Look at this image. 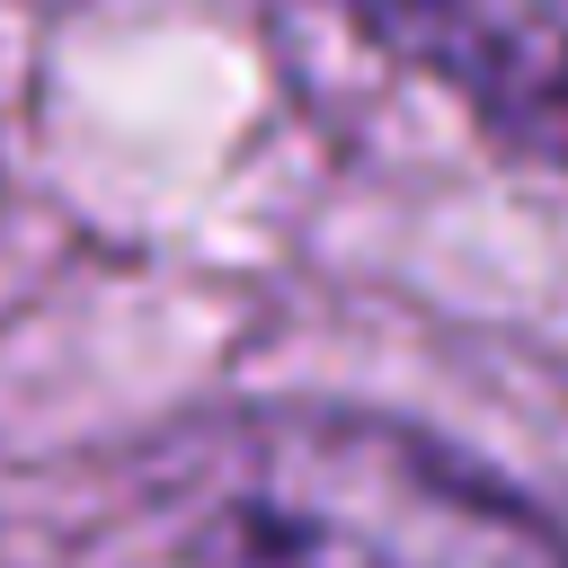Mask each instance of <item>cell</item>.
I'll return each instance as SVG.
<instances>
[{"label":"cell","instance_id":"6da1fadb","mask_svg":"<svg viewBox=\"0 0 568 568\" xmlns=\"http://www.w3.org/2000/svg\"><path fill=\"white\" fill-rule=\"evenodd\" d=\"M151 488L186 568H568L524 488L337 399L195 417Z\"/></svg>","mask_w":568,"mask_h":568},{"label":"cell","instance_id":"7a4b0ae2","mask_svg":"<svg viewBox=\"0 0 568 568\" xmlns=\"http://www.w3.org/2000/svg\"><path fill=\"white\" fill-rule=\"evenodd\" d=\"M382 53L453 89L506 151L568 178V0H328Z\"/></svg>","mask_w":568,"mask_h":568}]
</instances>
